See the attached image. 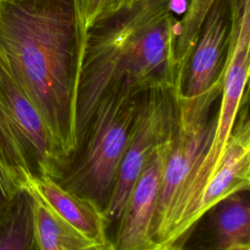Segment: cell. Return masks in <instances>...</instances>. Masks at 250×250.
<instances>
[{"label": "cell", "mask_w": 250, "mask_h": 250, "mask_svg": "<svg viewBox=\"0 0 250 250\" xmlns=\"http://www.w3.org/2000/svg\"><path fill=\"white\" fill-rule=\"evenodd\" d=\"M84 37L75 0H0V55L67 162Z\"/></svg>", "instance_id": "obj_1"}, {"label": "cell", "mask_w": 250, "mask_h": 250, "mask_svg": "<svg viewBox=\"0 0 250 250\" xmlns=\"http://www.w3.org/2000/svg\"><path fill=\"white\" fill-rule=\"evenodd\" d=\"M177 22L171 0H135L86 30L76 93L78 148L97 104L110 88L173 87L180 94Z\"/></svg>", "instance_id": "obj_2"}, {"label": "cell", "mask_w": 250, "mask_h": 250, "mask_svg": "<svg viewBox=\"0 0 250 250\" xmlns=\"http://www.w3.org/2000/svg\"><path fill=\"white\" fill-rule=\"evenodd\" d=\"M140 93L117 85L102 96L80 147L56 180L103 209L110 196L130 139Z\"/></svg>", "instance_id": "obj_3"}, {"label": "cell", "mask_w": 250, "mask_h": 250, "mask_svg": "<svg viewBox=\"0 0 250 250\" xmlns=\"http://www.w3.org/2000/svg\"><path fill=\"white\" fill-rule=\"evenodd\" d=\"M0 160L22 180H57L67 164L51 132L0 55Z\"/></svg>", "instance_id": "obj_4"}, {"label": "cell", "mask_w": 250, "mask_h": 250, "mask_svg": "<svg viewBox=\"0 0 250 250\" xmlns=\"http://www.w3.org/2000/svg\"><path fill=\"white\" fill-rule=\"evenodd\" d=\"M179 91L153 87L140 93L134 126L104 214L118 221L128 197L154 150L173 137L178 115Z\"/></svg>", "instance_id": "obj_5"}, {"label": "cell", "mask_w": 250, "mask_h": 250, "mask_svg": "<svg viewBox=\"0 0 250 250\" xmlns=\"http://www.w3.org/2000/svg\"><path fill=\"white\" fill-rule=\"evenodd\" d=\"M215 103L179 98L177 121L164 165L154 226V237L159 246H166L183 188L210 140L215 120L211 111Z\"/></svg>", "instance_id": "obj_6"}, {"label": "cell", "mask_w": 250, "mask_h": 250, "mask_svg": "<svg viewBox=\"0 0 250 250\" xmlns=\"http://www.w3.org/2000/svg\"><path fill=\"white\" fill-rule=\"evenodd\" d=\"M232 29L231 0H215L180 76L179 98H220Z\"/></svg>", "instance_id": "obj_7"}, {"label": "cell", "mask_w": 250, "mask_h": 250, "mask_svg": "<svg viewBox=\"0 0 250 250\" xmlns=\"http://www.w3.org/2000/svg\"><path fill=\"white\" fill-rule=\"evenodd\" d=\"M173 138V137H172ZM172 138L160 145L145 166L119 218L113 250H155L154 226L165 161Z\"/></svg>", "instance_id": "obj_8"}, {"label": "cell", "mask_w": 250, "mask_h": 250, "mask_svg": "<svg viewBox=\"0 0 250 250\" xmlns=\"http://www.w3.org/2000/svg\"><path fill=\"white\" fill-rule=\"evenodd\" d=\"M249 186L250 121L247 91L221 162L201 193L192 218L193 225L222 200L234 193L248 191Z\"/></svg>", "instance_id": "obj_9"}, {"label": "cell", "mask_w": 250, "mask_h": 250, "mask_svg": "<svg viewBox=\"0 0 250 250\" xmlns=\"http://www.w3.org/2000/svg\"><path fill=\"white\" fill-rule=\"evenodd\" d=\"M23 187L43 200L71 227L102 243L111 242L106 235L108 221L104 209L89 198L62 187L49 176H25Z\"/></svg>", "instance_id": "obj_10"}, {"label": "cell", "mask_w": 250, "mask_h": 250, "mask_svg": "<svg viewBox=\"0 0 250 250\" xmlns=\"http://www.w3.org/2000/svg\"><path fill=\"white\" fill-rule=\"evenodd\" d=\"M29 192L33 196L36 250H113L111 242L102 243L86 236L60 218L37 195Z\"/></svg>", "instance_id": "obj_11"}, {"label": "cell", "mask_w": 250, "mask_h": 250, "mask_svg": "<svg viewBox=\"0 0 250 250\" xmlns=\"http://www.w3.org/2000/svg\"><path fill=\"white\" fill-rule=\"evenodd\" d=\"M234 193L212 209L215 233L214 250H229L237 245H249L250 204L247 195Z\"/></svg>", "instance_id": "obj_12"}, {"label": "cell", "mask_w": 250, "mask_h": 250, "mask_svg": "<svg viewBox=\"0 0 250 250\" xmlns=\"http://www.w3.org/2000/svg\"><path fill=\"white\" fill-rule=\"evenodd\" d=\"M0 250H36L33 196L24 187L0 224Z\"/></svg>", "instance_id": "obj_13"}, {"label": "cell", "mask_w": 250, "mask_h": 250, "mask_svg": "<svg viewBox=\"0 0 250 250\" xmlns=\"http://www.w3.org/2000/svg\"><path fill=\"white\" fill-rule=\"evenodd\" d=\"M214 1L215 0H188L182 19L177 22L175 56L180 70V76Z\"/></svg>", "instance_id": "obj_14"}, {"label": "cell", "mask_w": 250, "mask_h": 250, "mask_svg": "<svg viewBox=\"0 0 250 250\" xmlns=\"http://www.w3.org/2000/svg\"><path fill=\"white\" fill-rule=\"evenodd\" d=\"M135 0H75L77 12L84 31L98 21L104 19Z\"/></svg>", "instance_id": "obj_15"}, {"label": "cell", "mask_w": 250, "mask_h": 250, "mask_svg": "<svg viewBox=\"0 0 250 250\" xmlns=\"http://www.w3.org/2000/svg\"><path fill=\"white\" fill-rule=\"evenodd\" d=\"M22 188L23 180L0 160V224Z\"/></svg>", "instance_id": "obj_16"}, {"label": "cell", "mask_w": 250, "mask_h": 250, "mask_svg": "<svg viewBox=\"0 0 250 250\" xmlns=\"http://www.w3.org/2000/svg\"><path fill=\"white\" fill-rule=\"evenodd\" d=\"M155 250H185L182 246L178 245L177 243L174 244H170V245H166V246H161Z\"/></svg>", "instance_id": "obj_17"}, {"label": "cell", "mask_w": 250, "mask_h": 250, "mask_svg": "<svg viewBox=\"0 0 250 250\" xmlns=\"http://www.w3.org/2000/svg\"><path fill=\"white\" fill-rule=\"evenodd\" d=\"M229 250H250V245H237Z\"/></svg>", "instance_id": "obj_18"}]
</instances>
